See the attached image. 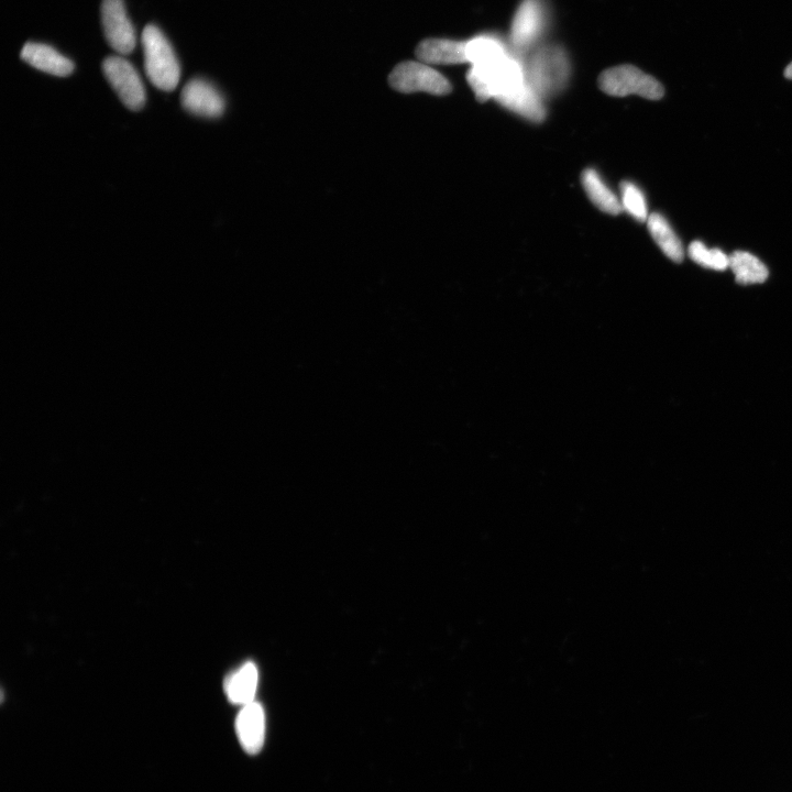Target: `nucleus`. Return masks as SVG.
<instances>
[{
    "instance_id": "obj_1",
    "label": "nucleus",
    "mask_w": 792,
    "mask_h": 792,
    "mask_svg": "<svg viewBox=\"0 0 792 792\" xmlns=\"http://www.w3.org/2000/svg\"><path fill=\"white\" fill-rule=\"evenodd\" d=\"M142 47L148 79L159 90L174 91L180 82L181 68L169 40L158 27L148 25L142 33Z\"/></svg>"
},
{
    "instance_id": "obj_2",
    "label": "nucleus",
    "mask_w": 792,
    "mask_h": 792,
    "mask_svg": "<svg viewBox=\"0 0 792 792\" xmlns=\"http://www.w3.org/2000/svg\"><path fill=\"white\" fill-rule=\"evenodd\" d=\"M524 69L526 82L542 98L563 91L570 76V64L566 54L557 47L536 52Z\"/></svg>"
},
{
    "instance_id": "obj_3",
    "label": "nucleus",
    "mask_w": 792,
    "mask_h": 792,
    "mask_svg": "<svg viewBox=\"0 0 792 792\" xmlns=\"http://www.w3.org/2000/svg\"><path fill=\"white\" fill-rule=\"evenodd\" d=\"M599 85L605 94L615 97L638 95L658 101L665 95L662 84L633 65L615 66L604 71L599 77Z\"/></svg>"
},
{
    "instance_id": "obj_4",
    "label": "nucleus",
    "mask_w": 792,
    "mask_h": 792,
    "mask_svg": "<svg viewBox=\"0 0 792 792\" xmlns=\"http://www.w3.org/2000/svg\"><path fill=\"white\" fill-rule=\"evenodd\" d=\"M390 84L395 91L404 94L424 92L443 96L453 88L443 74L421 61H407L396 66L390 75Z\"/></svg>"
},
{
    "instance_id": "obj_5",
    "label": "nucleus",
    "mask_w": 792,
    "mask_h": 792,
    "mask_svg": "<svg viewBox=\"0 0 792 792\" xmlns=\"http://www.w3.org/2000/svg\"><path fill=\"white\" fill-rule=\"evenodd\" d=\"M103 71L107 81L127 108L138 112L145 106V86L137 70L127 60L120 57L107 58L103 63Z\"/></svg>"
},
{
    "instance_id": "obj_6",
    "label": "nucleus",
    "mask_w": 792,
    "mask_h": 792,
    "mask_svg": "<svg viewBox=\"0 0 792 792\" xmlns=\"http://www.w3.org/2000/svg\"><path fill=\"white\" fill-rule=\"evenodd\" d=\"M102 24L110 47L120 54H129L136 48V31L127 15L124 0H103Z\"/></svg>"
},
{
    "instance_id": "obj_7",
    "label": "nucleus",
    "mask_w": 792,
    "mask_h": 792,
    "mask_svg": "<svg viewBox=\"0 0 792 792\" xmlns=\"http://www.w3.org/2000/svg\"><path fill=\"white\" fill-rule=\"evenodd\" d=\"M183 107L187 112L206 118L223 115L225 99L216 88L204 80H192L185 85L181 95Z\"/></svg>"
},
{
    "instance_id": "obj_8",
    "label": "nucleus",
    "mask_w": 792,
    "mask_h": 792,
    "mask_svg": "<svg viewBox=\"0 0 792 792\" xmlns=\"http://www.w3.org/2000/svg\"><path fill=\"white\" fill-rule=\"evenodd\" d=\"M545 10L541 0H524L514 17L511 40L517 50H526L541 36Z\"/></svg>"
},
{
    "instance_id": "obj_9",
    "label": "nucleus",
    "mask_w": 792,
    "mask_h": 792,
    "mask_svg": "<svg viewBox=\"0 0 792 792\" xmlns=\"http://www.w3.org/2000/svg\"><path fill=\"white\" fill-rule=\"evenodd\" d=\"M236 733L244 751L257 755L266 737V714L260 703L253 701L242 707L236 720Z\"/></svg>"
},
{
    "instance_id": "obj_10",
    "label": "nucleus",
    "mask_w": 792,
    "mask_h": 792,
    "mask_svg": "<svg viewBox=\"0 0 792 792\" xmlns=\"http://www.w3.org/2000/svg\"><path fill=\"white\" fill-rule=\"evenodd\" d=\"M494 99L510 112L532 123H543L546 118L543 98L526 81Z\"/></svg>"
},
{
    "instance_id": "obj_11",
    "label": "nucleus",
    "mask_w": 792,
    "mask_h": 792,
    "mask_svg": "<svg viewBox=\"0 0 792 792\" xmlns=\"http://www.w3.org/2000/svg\"><path fill=\"white\" fill-rule=\"evenodd\" d=\"M418 60L428 65L469 63L468 41L427 39L416 49Z\"/></svg>"
},
{
    "instance_id": "obj_12",
    "label": "nucleus",
    "mask_w": 792,
    "mask_h": 792,
    "mask_svg": "<svg viewBox=\"0 0 792 792\" xmlns=\"http://www.w3.org/2000/svg\"><path fill=\"white\" fill-rule=\"evenodd\" d=\"M20 58L33 68L55 76H69L74 71V63L47 44L28 42L21 50Z\"/></svg>"
},
{
    "instance_id": "obj_13",
    "label": "nucleus",
    "mask_w": 792,
    "mask_h": 792,
    "mask_svg": "<svg viewBox=\"0 0 792 792\" xmlns=\"http://www.w3.org/2000/svg\"><path fill=\"white\" fill-rule=\"evenodd\" d=\"M258 680V669L255 664L248 663L240 667L225 681V692L229 701L242 707L255 701Z\"/></svg>"
},
{
    "instance_id": "obj_14",
    "label": "nucleus",
    "mask_w": 792,
    "mask_h": 792,
    "mask_svg": "<svg viewBox=\"0 0 792 792\" xmlns=\"http://www.w3.org/2000/svg\"><path fill=\"white\" fill-rule=\"evenodd\" d=\"M582 185L589 200L596 205L600 211L610 215H619L623 212L621 200L610 187L602 180L601 175L593 169H587L582 173Z\"/></svg>"
},
{
    "instance_id": "obj_15",
    "label": "nucleus",
    "mask_w": 792,
    "mask_h": 792,
    "mask_svg": "<svg viewBox=\"0 0 792 792\" xmlns=\"http://www.w3.org/2000/svg\"><path fill=\"white\" fill-rule=\"evenodd\" d=\"M647 227L657 246L662 249L670 260L676 263L684 261V246H682L673 227L670 226L668 220L662 214L653 213L649 215Z\"/></svg>"
},
{
    "instance_id": "obj_16",
    "label": "nucleus",
    "mask_w": 792,
    "mask_h": 792,
    "mask_svg": "<svg viewBox=\"0 0 792 792\" xmlns=\"http://www.w3.org/2000/svg\"><path fill=\"white\" fill-rule=\"evenodd\" d=\"M730 268L739 284L764 283L768 279V269L757 257L746 251H735L730 256Z\"/></svg>"
},
{
    "instance_id": "obj_17",
    "label": "nucleus",
    "mask_w": 792,
    "mask_h": 792,
    "mask_svg": "<svg viewBox=\"0 0 792 792\" xmlns=\"http://www.w3.org/2000/svg\"><path fill=\"white\" fill-rule=\"evenodd\" d=\"M508 55L502 44L493 38L478 37L468 41V59L472 65H491Z\"/></svg>"
},
{
    "instance_id": "obj_18",
    "label": "nucleus",
    "mask_w": 792,
    "mask_h": 792,
    "mask_svg": "<svg viewBox=\"0 0 792 792\" xmlns=\"http://www.w3.org/2000/svg\"><path fill=\"white\" fill-rule=\"evenodd\" d=\"M688 255L693 262L707 269L725 271L730 268V256L720 249H708L701 241L692 242Z\"/></svg>"
},
{
    "instance_id": "obj_19",
    "label": "nucleus",
    "mask_w": 792,
    "mask_h": 792,
    "mask_svg": "<svg viewBox=\"0 0 792 792\" xmlns=\"http://www.w3.org/2000/svg\"><path fill=\"white\" fill-rule=\"evenodd\" d=\"M621 204L623 211L630 214L638 222H647L648 207L644 193L640 187L631 182L621 184Z\"/></svg>"
},
{
    "instance_id": "obj_20",
    "label": "nucleus",
    "mask_w": 792,
    "mask_h": 792,
    "mask_svg": "<svg viewBox=\"0 0 792 792\" xmlns=\"http://www.w3.org/2000/svg\"><path fill=\"white\" fill-rule=\"evenodd\" d=\"M785 76L788 80H792V62L787 66L785 70Z\"/></svg>"
}]
</instances>
